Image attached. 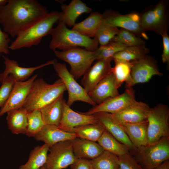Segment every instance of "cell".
Returning a JSON list of instances; mask_svg holds the SVG:
<instances>
[{"mask_svg": "<svg viewBox=\"0 0 169 169\" xmlns=\"http://www.w3.org/2000/svg\"><path fill=\"white\" fill-rule=\"evenodd\" d=\"M136 101L133 89L131 88H127L122 94L108 99L94 106L87 112L82 113L88 115L99 112L114 114L123 110Z\"/></svg>", "mask_w": 169, "mask_h": 169, "instance_id": "obj_12", "label": "cell"}, {"mask_svg": "<svg viewBox=\"0 0 169 169\" xmlns=\"http://www.w3.org/2000/svg\"><path fill=\"white\" fill-rule=\"evenodd\" d=\"M28 125L25 134L29 137H33L45 125L39 110L28 111L27 114Z\"/></svg>", "mask_w": 169, "mask_h": 169, "instance_id": "obj_35", "label": "cell"}, {"mask_svg": "<svg viewBox=\"0 0 169 169\" xmlns=\"http://www.w3.org/2000/svg\"><path fill=\"white\" fill-rule=\"evenodd\" d=\"M150 108L146 103L136 101L121 111L112 115L120 124L136 123L147 120Z\"/></svg>", "mask_w": 169, "mask_h": 169, "instance_id": "obj_18", "label": "cell"}, {"mask_svg": "<svg viewBox=\"0 0 169 169\" xmlns=\"http://www.w3.org/2000/svg\"><path fill=\"white\" fill-rule=\"evenodd\" d=\"M127 47L121 43L111 41L105 45L100 46L96 50L97 60L112 58L115 54L124 50Z\"/></svg>", "mask_w": 169, "mask_h": 169, "instance_id": "obj_37", "label": "cell"}, {"mask_svg": "<svg viewBox=\"0 0 169 169\" xmlns=\"http://www.w3.org/2000/svg\"><path fill=\"white\" fill-rule=\"evenodd\" d=\"M118 88L112 71L99 82L88 94L94 102L99 105L119 95Z\"/></svg>", "mask_w": 169, "mask_h": 169, "instance_id": "obj_17", "label": "cell"}, {"mask_svg": "<svg viewBox=\"0 0 169 169\" xmlns=\"http://www.w3.org/2000/svg\"><path fill=\"white\" fill-rule=\"evenodd\" d=\"M37 77L36 74L26 81L15 82L8 100L0 108V117L9 111L23 106Z\"/></svg>", "mask_w": 169, "mask_h": 169, "instance_id": "obj_14", "label": "cell"}, {"mask_svg": "<svg viewBox=\"0 0 169 169\" xmlns=\"http://www.w3.org/2000/svg\"><path fill=\"white\" fill-rule=\"evenodd\" d=\"M93 114L96 118L98 122L105 130L119 142L128 146L130 150L135 151V148L121 124L115 119L112 114L99 112Z\"/></svg>", "mask_w": 169, "mask_h": 169, "instance_id": "obj_20", "label": "cell"}, {"mask_svg": "<svg viewBox=\"0 0 169 169\" xmlns=\"http://www.w3.org/2000/svg\"><path fill=\"white\" fill-rule=\"evenodd\" d=\"M120 124L135 150L148 144L147 120L136 123Z\"/></svg>", "mask_w": 169, "mask_h": 169, "instance_id": "obj_24", "label": "cell"}, {"mask_svg": "<svg viewBox=\"0 0 169 169\" xmlns=\"http://www.w3.org/2000/svg\"><path fill=\"white\" fill-rule=\"evenodd\" d=\"M113 60L115 63V65L113 67L112 72L118 87L119 88L123 83L125 82L126 87L131 88V62L116 60Z\"/></svg>", "mask_w": 169, "mask_h": 169, "instance_id": "obj_31", "label": "cell"}, {"mask_svg": "<svg viewBox=\"0 0 169 169\" xmlns=\"http://www.w3.org/2000/svg\"><path fill=\"white\" fill-rule=\"evenodd\" d=\"M16 81L10 74L8 75L2 83L0 87V107H2L8 100Z\"/></svg>", "mask_w": 169, "mask_h": 169, "instance_id": "obj_38", "label": "cell"}, {"mask_svg": "<svg viewBox=\"0 0 169 169\" xmlns=\"http://www.w3.org/2000/svg\"><path fill=\"white\" fill-rule=\"evenodd\" d=\"M124 44L127 47L145 45V41L133 33L121 28L111 40Z\"/></svg>", "mask_w": 169, "mask_h": 169, "instance_id": "obj_36", "label": "cell"}, {"mask_svg": "<svg viewBox=\"0 0 169 169\" xmlns=\"http://www.w3.org/2000/svg\"><path fill=\"white\" fill-rule=\"evenodd\" d=\"M136 160L143 169H153L169 159V137L137 148Z\"/></svg>", "mask_w": 169, "mask_h": 169, "instance_id": "obj_6", "label": "cell"}, {"mask_svg": "<svg viewBox=\"0 0 169 169\" xmlns=\"http://www.w3.org/2000/svg\"><path fill=\"white\" fill-rule=\"evenodd\" d=\"M70 166L71 169H94L91 160L86 159L78 158Z\"/></svg>", "mask_w": 169, "mask_h": 169, "instance_id": "obj_42", "label": "cell"}, {"mask_svg": "<svg viewBox=\"0 0 169 169\" xmlns=\"http://www.w3.org/2000/svg\"><path fill=\"white\" fill-rule=\"evenodd\" d=\"M107 22L116 27L128 30L137 36L148 38L141 23L140 15L136 13L122 15L112 10H107L102 14Z\"/></svg>", "mask_w": 169, "mask_h": 169, "instance_id": "obj_11", "label": "cell"}, {"mask_svg": "<svg viewBox=\"0 0 169 169\" xmlns=\"http://www.w3.org/2000/svg\"><path fill=\"white\" fill-rule=\"evenodd\" d=\"M8 1V0H0V8L5 5Z\"/></svg>", "mask_w": 169, "mask_h": 169, "instance_id": "obj_44", "label": "cell"}, {"mask_svg": "<svg viewBox=\"0 0 169 169\" xmlns=\"http://www.w3.org/2000/svg\"><path fill=\"white\" fill-rule=\"evenodd\" d=\"M112 60V58L97 60L83 76L81 84L88 93L112 71L111 65Z\"/></svg>", "mask_w": 169, "mask_h": 169, "instance_id": "obj_16", "label": "cell"}, {"mask_svg": "<svg viewBox=\"0 0 169 169\" xmlns=\"http://www.w3.org/2000/svg\"><path fill=\"white\" fill-rule=\"evenodd\" d=\"M119 30L117 27L109 24L103 19L94 38L101 46H103L110 42L118 33Z\"/></svg>", "mask_w": 169, "mask_h": 169, "instance_id": "obj_34", "label": "cell"}, {"mask_svg": "<svg viewBox=\"0 0 169 169\" xmlns=\"http://www.w3.org/2000/svg\"><path fill=\"white\" fill-rule=\"evenodd\" d=\"M10 42L8 34L2 30L0 28V56L3 53L6 54H9Z\"/></svg>", "mask_w": 169, "mask_h": 169, "instance_id": "obj_40", "label": "cell"}, {"mask_svg": "<svg viewBox=\"0 0 169 169\" xmlns=\"http://www.w3.org/2000/svg\"><path fill=\"white\" fill-rule=\"evenodd\" d=\"M94 169H119V157L104 151L100 155L91 160Z\"/></svg>", "mask_w": 169, "mask_h": 169, "instance_id": "obj_33", "label": "cell"}, {"mask_svg": "<svg viewBox=\"0 0 169 169\" xmlns=\"http://www.w3.org/2000/svg\"><path fill=\"white\" fill-rule=\"evenodd\" d=\"M98 122L94 114L86 115L74 111L64 99L62 117L58 126L59 129L68 132H73L74 129L76 127Z\"/></svg>", "mask_w": 169, "mask_h": 169, "instance_id": "obj_15", "label": "cell"}, {"mask_svg": "<svg viewBox=\"0 0 169 169\" xmlns=\"http://www.w3.org/2000/svg\"><path fill=\"white\" fill-rule=\"evenodd\" d=\"M131 62V88L137 84L147 82L153 76L162 75L155 62L150 57L146 55L139 60Z\"/></svg>", "mask_w": 169, "mask_h": 169, "instance_id": "obj_13", "label": "cell"}, {"mask_svg": "<svg viewBox=\"0 0 169 169\" xmlns=\"http://www.w3.org/2000/svg\"><path fill=\"white\" fill-rule=\"evenodd\" d=\"M105 129L99 122L75 127L73 131L77 137L97 142Z\"/></svg>", "mask_w": 169, "mask_h": 169, "instance_id": "obj_30", "label": "cell"}, {"mask_svg": "<svg viewBox=\"0 0 169 169\" xmlns=\"http://www.w3.org/2000/svg\"><path fill=\"white\" fill-rule=\"evenodd\" d=\"M45 166L47 169H64L78 159L70 141L58 142L50 147Z\"/></svg>", "mask_w": 169, "mask_h": 169, "instance_id": "obj_10", "label": "cell"}, {"mask_svg": "<svg viewBox=\"0 0 169 169\" xmlns=\"http://www.w3.org/2000/svg\"><path fill=\"white\" fill-rule=\"evenodd\" d=\"M46 8L36 0H8L0 8V24L12 37L38 18L48 13Z\"/></svg>", "mask_w": 169, "mask_h": 169, "instance_id": "obj_1", "label": "cell"}, {"mask_svg": "<svg viewBox=\"0 0 169 169\" xmlns=\"http://www.w3.org/2000/svg\"><path fill=\"white\" fill-rule=\"evenodd\" d=\"M66 90L60 78L52 84H48L43 79H36L22 107L28 111L39 110L63 94Z\"/></svg>", "mask_w": 169, "mask_h": 169, "instance_id": "obj_4", "label": "cell"}, {"mask_svg": "<svg viewBox=\"0 0 169 169\" xmlns=\"http://www.w3.org/2000/svg\"><path fill=\"white\" fill-rule=\"evenodd\" d=\"M49 148L45 144L35 147L30 152L27 161L18 169H39L46 164Z\"/></svg>", "mask_w": 169, "mask_h": 169, "instance_id": "obj_28", "label": "cell"}, {"mask_svg": "<svg viewBox=\"0 0 169 169\" xmlns=\"http://www.w3.org/2000/svg\"><path fill=\"white\" fill-rule=\"evenodd\" d=\"M53 65L68 92V98L66 102L68 105L70 107L74 102L77 101L84 102L93 106L96 105L84 88L77 82L68 70L65 64L58 62L55 60Z\"/></svg>", "mask_w": 169, "mask_h": 169, "instance_id": "obj_9", "label": "cell"}, {"mask_svg": "<svg viewBox=\"0 0 169 169\" xmlns=\"http://www.w3.org/2000/svg\"><path fill=\"white\" fill-rule=\"evenodd\" d=\"M169 109L165 105L160 104L150 108L147 118L148 144L169 137Z\"/></svg>", "mask_w": 169, "mask_h": 169, "instance_id": "obj_7", "label": "cell"}, {"mask_svg": "<svg viewBox=\"0 0 169 169\" xmlns=\"http://www.w3.org/2000/svg\"><path fill=\"white\" fill-rule=\"evenodd\" d=\"M149 52L145 45L127 47L124 50L115 54L113 60L131 62L139 60L146 55Z\"/></svg>", "mask_w": 169, "mask_h": 169, "instance_id": "obj_32", "label": "cell"}, {"mask_svg": "<svg viewBox=\"0 0 169 169\" xmlns=\"http://www.w3.org/2000/svg\"><path fill=\"white\" fill-rule=\"evenodd\" d=\"M4 59L5 68L0 74V82L2 83L6 77L10 74L16 81H23L31 76L35 70L44 66L53 64L55 59L49 61L45 63L35 67L25 68L19 66L17 61L3 56Z\"/></svg>", "mask_w": 169, "mask_h": 169, "instance_id": "obj_19", "label": "cell"}, {"mask_svg": "<svg viewBox=\"0 0 169 169\" xmlns=\"http://www.w3.org/2000/svg\"><path fill=\"white\" fill-rule=\"evenodd\" d=\"M97 142L104 151L118 156L129 153L130 150L128 146L119 142L105 130Z\"/></svg>", "mask_w": 169, "mask_h": 169, "instance_id": "obj_29", "label": "cell"}, {"mask_svg": "<svg viewBox=\"0 0 169 169\" xmlns=\"http://www.w3.org/2000/svg\"><path fill=\"white\" fill-rule=\"evenodd\" d=\"M153 169H169V160L165 161L158 166Z\"/></svg>", "mask_w": 169, "mask_h": 169, "instance_id": "obj_43", "label": "cell"}, {"mask_svg": "<svg viewBox=\"0 0 169 169\" xmlns=\"http://www.w3.org/2000/svg\"><path fill=\"white\" fill-rule=\"evenodd\" d=\"M76 137L74 133L64 131L57 126L48 125H45L34 137L36 140L44 142L50 147L58 142Z\"/></svg>", "mask_w": 169, "mask_h": 169, "instance_id": "obj_21", "label": "cell"}, {"mask_svg": "<svg viewBox=\"0 0 169 169\" xmlns=\"http://www.w3.org/2000/svg\"><path fill=\"white\" fill-rule=\"evenodd\" d=\"M163 44V53L161 55L162 61L163 63H169V36L167 32L161 35Z\"/></svg>", "mask_w": 169, "mask_h": 169, "instance_id": "obj_41", "label": "cell"}, {"mask_svg": "<svg viewBox=\"0 0 169 169\" xmlns=\"http://www.w3.org/2000/svg\"><path fill=\"white\" fill-rule=\"evenodd\" d=\"M61 15V12L53 11L36 18L19 32L9 49L15 50L37 45L44 37L49 34Z\"/></svg>", "mask_w": 169, "mask_h": 169, "instance_id": "obj_2", "label": "cell"}, {"mask_svg": "<svg viewBox=\"0 0 169 169\" xmlns=\"http://www.w3.org/2000/svg\"><path fill=\"white\" fill-rule=\"evenodd\" d=\"M49 34L51 40L49 47L54 51L58 49L64 51L71 49L83 47L94 51L98 48L99 43L96 39L84 36L72 29L68 28L64 23L59 22Z\"/></svg>", "mask_w": 169, "mask_h": 169, "instance_id": "obj_3", "label": "cell"}, {"mask_svg": "<svg viewBox=\"0 0 169 169\" xmlns=\"http://www.w3.org/2000/svg\"><path fill=\"white\" fill-rule=\"evenodd\" d=\"M39 169H47L45 165Z\"/></svg>", "mask_w": 169, "mask_h": 169, "instance_id": "obj_45", "label": "cell"}, {"mask_svg": "<svg viewBox=\"0 0 169 169\" xmlns=\"http://www.w3.org/2000/svg\"><path fill=\"white\" fill-rule=\"evenodd\" d=\"M103 19L102 14L92 12L84 20L75 23L72 29L86 37L94 38Z\"/></svg>", "mask_w": 169, "mask_h": 169, "instance_id": "obj_27", "label": "cell"}, {"mask_svg": "<svg viewBox=\"0 0 169 169\" xmlns=\"http://www.w3.org/2000/svg\"><path fill=\"white\" fill-rule=\"evenodd\" d=\"M140 16L141 25L145 31L152 30L161 35L167 32L169 16L168 4L166 1H160Z\"/></svg>", "mask_w": 169, "mask_h": 169, "instance_id": "obj_8", "label": "cell"}, {"mask_svg": "<svg viewBox=\"0 0 169 169\" xmlns=\"http://www.w3.org/2000/svg\"><path fill=\"white\" fill-rule=\"evenodd\" d=\"M119 169H143L129 153L119 156Z\"/></svg>", "mask_w": 169, "mask_h": 169, "instance_id": "obj_39", "label": "cell"}, {"mask_svg": "<svg viewBox=\"0 0 169 169\" xmlns=\"http://www.w3.org/2000/svg\"><path fill=\"white\" fill-rule=\"evenodd\" d=\"M60 18L59 22L63 23L66 26L73 27L80 15L84 13L92 12V8L80 0H72L68 5L62 4Z\"/></svg>", "mask_w": 169, "mask_h": 169, "instance_id": "obj_23", "label": "cell"}, {"mask_svg": "<svg viewBox=\"0 0 169 169\" xmlns=\"http://www.w3.org/2000/svg\"><path fill=\"white\" fill-rule=\"evenodd\" d=\"M70 141L73 151L77 158L92 160L104 151L96 142L78 137Z\"/></svg>", "mask_w": 169, "mask_h": 169, "instance_id": "obj_22", "label": "cell"}, {"mask_svg": "<svg viewBox=\"0 0 169 169\" xmlns=\"http://www.w3.org/2000/svg\"><path fill=\"white\" fill-rule=\"evenodd\" d=\"M28 111L22 107L7 112L6 119L8 129L13 134H25L28 122Z\"/></svg>", "mask_w": 169, "mask_h": 169, "instance_id": "obj_25", "label": "cell"}, {"mask_svg": "<svg viewBox=\"0 0 169 169\" xmlns=\"http://www.w3.org/2000/svg\"><path fill=\"white\" fill-rule=\"evenodd\" d=\"M55 56L67 63L70 66L69 71L76 79L83 76L97 60L96 50L92 51L80 47L64 51H54Z\"/></svg>", "mask_w": 169, "mask_h": 169, "instance_id": "obj_5", "label": "cell"}, {"mask_svg": "<svg viewBox=\"0 0 169 169\" xmlns=\"http://www.w3.org/2000/svg\"><path fill=\"white\" fill-rule=\"evenodd\" d=\"M63 95L39 109L45 125L57 126L59 125L62 114Z\"/></svg>", "mask_w": 169, "mask_h": 169, "instance_id": "obj_26", "label": "cell"}]
</instances>
